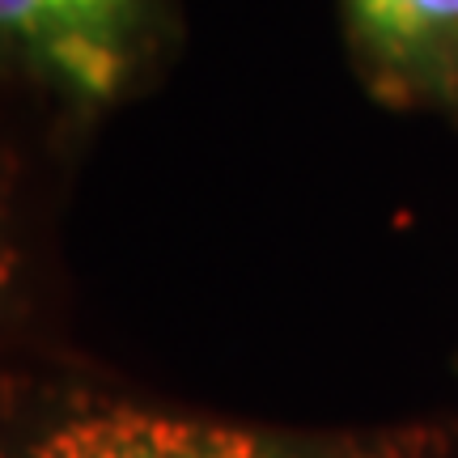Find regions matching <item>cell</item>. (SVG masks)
Wrapping results in <instances>:
<instances>
[{"instance_id": "obj_1", "label": "cell", "mask_w": 458, "mask_h": 458, "mask_svg": "<svg viewBox=\"0 0 458 458\" xmlns=\"http://www.w3.org/2000/svg\"><path fill=\"white\" fill-rule=\"evenodd\" d=\"M182 0H0V81L68 114H98L157 77Z\"/></svg>"}, {"instance_id": "obj_2", "label": "cell", "mask_w": 458, "mask_h": 458, "mask_svg": "<svg viewBox=\"0 0 458 458\" xmlns=\"http://www.w3.org/2000/svg\"><path fill=\"white\" fill-rule=\"evenodd\" d=\"M13 458H411V450L297 437L153 408H89L34 433Z\"/></svg>"}, {"instance_id": "obj_3", "label": "cell", "mask_w": 458, "mask_h": 458, "mask_svg": "<svg viewBox=\"0 0 458 458\" xmlns=\"http://www.w3.org/2000/svg\"><path fill=\"white\" fill-rule=\"evenodd\" d=\"M335 9L374 98L458 114V0H335Z\"/></svg>"}, {"instance_id": "obj_4", "label": "cell", "mask_w": 458, "mask_h": 458, "mask_svg": "<svg viewBox=\"0 0 458 458\" xmlns=\"http://www.w3.org/2000/svg\"><path fill=\"white\" fill-rule=\"evenodd\" d=\"M26 267H30V242H26V191H21V170H17L13 145H9L4 131H0V310L13 301L17 284H21V276H26Z\"/></svg>"}]
</instances>
